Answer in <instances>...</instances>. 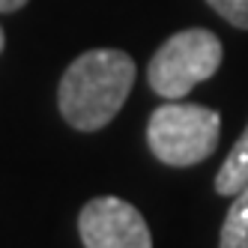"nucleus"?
Wrapping results in <instances>:
<instances>
[{"label": "nucleus", "mask_w": 248, "mask_h": 248, "mask_svg": "<svg viewBox=\"0 0 248 248\" xmlns=\"http://www.w3.org/2000/svg\"><path fill=\"white\" fill-rule=\"evenodd\" d=\"M135 72V60L126 51L96 48L81 54L60 78L57 105L63 120L78 132L105 129L126 102Z\"/></svg>", "instance_id": "nucleus-1"}, {"label": "nucleus", "mask_w": 248, "mask_h": 248, "mask_svg": "<svg viewBox=\"0 0 248 248\" xmlns=\"http://www.w3.org/2000/svg\"><path fill=\"white\" fill-rule=\"evenodd\" d=\"M221 117L203 105H162L147 123V144L165 165L188 168L216 153Z\"/></svg>", "instance_id": "nucleus-2"}, {"label": "nucleus", "mask_w": 248, "mask_h": 248, "mask_svg": "<svg viewBox=\"0 0 248 248\" xmlns=\"http://www.w3.org/2000/svg\"><path fill=\"white\" fill-rule=\"evenodd\" d=\"M221 42L212 30H180L153 54L147 78L150 87L165 99H183L191 87L212 78L221 66Z\"/></svg>", "instance_id": "nucleus-3"}, {"label": "nucleus", "mask_w": 248, "mask_h": 248, "mask_svg": "<svg viewBox=\"0 0 248 248\" xmlns=\"http://www.w3.org/2000/svg\"><path fill=\"white\" fill-rule=\"evenodd\" d=\"M84 248H153L144 216L120 198H93L78 216Z\"/></svg>", "instance_id": "nucleus-4"}, {"label": "nucleus", "mask_w": 248, "mask_h": 248, "mask_svg": "<svg viewBox=\"0 0 248 248\" xmlns=\"http://www.w3.org/2000/svg\"><path fill=\"white\" fill-rule=\"evenodd\" d=\"M242 186H248V126L216 173V191L218 194H230L233 198Z\"/></svg>", "instance_id": "nucleus-5"}, {"label": "nucleus", "mask_w": 248, "mask_h": 248, "mask_svg": "<svg viewBox=\"0 0 248 248\" xmlns=\"http://www.w3.org/2000/svg\"><path fill=\"white\" fill-rule=\"evenodd\" d=\"M233 198L236 201L230 203L221 224L218 248H248V186H242Z\"/></svg>", "instance_id": "nucleus-6"}, {"label": "nucleus", "mask_w": 248, "mask_h": 248, "mask_svg": "<svg viewBox=\"0 0 248 248\" xmlns=\"http://www.w3.org/2000/svg\"><path fill=\"white\" fill-rule=\"evenodd\" d=\"M227 24L248 30V0H206Z\"/></svg>", "instance_id": "nucleus-7"}, {"label": "nucleus", "mask_w": 248, "mask_h": 248, "mask_svg": "<svg viewBox=\"0 0 248 248\" xmlns=\"http://www.w3.org/2000/svg\"><path fill=\"white\" fill-rule=\"evenodd\" d=\"M27 3V0H0V12H15V9H21Z\"/></svg>", "instance_id": "nucleus-8"}, {"label": "nucleus", "mask_w": 248, "mask_h": 248, "mask_svg": "<svg viewBox=\"0 0 248 248\" xmlns=\"http://www.w3.org/2000/svg\"><path fill=\"white\" fill-rule=\"evenodd\" d=\"M3 45H6V36H3V30H0V51H3Z\"/></svg>", "instance_id": "nucleus-9"}]
</instances>
